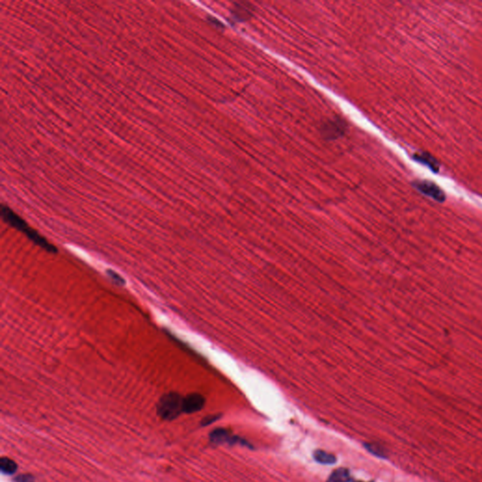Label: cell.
Instances as JSON below:
<instances>
[{
  "label": "cell",
  "instance_id": "11",
  "mask_svg": "<svg viewBox=\"0 0 482 482\" xmlns=\"http://www.w3.org/2000/svg\"><path fill=\"white\" fill-rule=\"evenodd\" d=\"M415 158H416V160H418L419 162L427 165L428 167H429V168L432 170V171H434V172H437V171L439 170V165H438L437 161H436L430 155H428V154H424V153L417 154V155L415 156Z\"/></svg>",
  "mask_w": 482,
  "mask_h": 482
},
{
  "label": "cell",
  "instance_id": "16",
  "mask_svg": "<svg viewBox=\"0 0 482 482\" xmlns=\"http://www.w3.org/2000/svg\"><path fill=\"white\" fill-rule=\"evenodd\" d=\"M370 482H373V481H370Z\"/></svg>",
  "mask_w": 482,
  "mask_h": 482
},
{
  "label": "cell",
  "instance_id": "1",
  "mask_svg": "<svg viewBox=\"0 0 482 482\" xmlns=\"http://www.w3.org/2000/svg\"><path fill=\"white\" fill-rule=\"evenodd\" d=\"M183 398L178 393L165 394L157 403V414L163 419L173 420L183 412Z\"/></svg>",
  "mask_w": 482,
  "mask_h": 482
},
{
  "label": "cell",
  "instance_id": "10",
  "mask_svg": "<svg viewBox=\"0 0 482 482\" xmlns=\"http://www.w3.org/2000/svg\"><path fill=\"white\" fill-rule=\"evenodd\" d=\"M0 470L5 475H13L17 470V464L9 458H1L0 460Z\"/></svg>",
  "mask_w": 482,
  "mask_h": 482
},
{
  "label": "cell",
  "instance_id": "6",
  "mask_svg": "<svg viewBox=\"0 0 482 482\" xmlns=\"http://www.w3.org/2000/svg\"><path fill=\"white\" fill-rule=\"evenodd\" d=\"M209 437H210L211 442L215 445H221L224 443H228L230 445H232V442L234 439V436H232L231 431L224 428H217L213 430L209 435Z\"/></svg>",
  "mask_w": 482,
  "mask_h": 482
},
{
  "label": "cell",
  "instance_id": "3",
  "mask_svg": "<svg viewBox=\"0 0 482 482\" xmlns=\"http://www.w3.org/2000/svg\"><path fill=\"white\" fill-rule=\"evenodd\" d=\"M415 187L420 192L438 202H444L446 199L445 192L436 184H434L433 182L428 180L418 181L415 183Z\"/></svg>",
  "mask_w": 482,
  "mask_h": 482
},
{
  "label": "cell",
  "instance_id": "5",
  "mask_svg": "<svg viewBox=\"0 0 482 482\" xmlns=\"http://www.w3.org/2000/svg\"><path fill=\"white\" fill-rule=\"evenodd\" d=\"M345 130L346 126L344 120H330L326 123L325 126L322 127V134L326 139H336L343 135Z\"/></svg>",
  "mask_w": 482,
  "mask_h": 482
},
{
  "label": "cell",
  "instance_id": "9",
  "mask_svg": "<svg viewBox=\"0 0 482 482\" xmlns=\"http://www.w3.org/2000/svg\"><path fill=\"white\" fill-rule=\"evenodd\" d=\"M252 7H247L246 3L236 4L233 11L234 17L238 21H243L249 18L252 15Z\"/></svg>",
  "mask_w": 482,
  "mask_h": 482
},
{
  "label": "cell",
  "instance_id": "8",
  "mask_svg": "<svg viewBox=\"0 0 482 482\" xmlns=\"http://www.w3.org/2000/svg\"><path fill=\"white\" fill-rule=\"evenodd\" d=\"M313 458L317 463L321 464H334L336 463V457L334 455L323 450H316L314 452Z\"/></svg>",
  "mask_w": 482,
  "mask_h": 482
},
{
  "label": "cell",
  "instance_id": "13",
  "mask_svg": "<svg viewBox=\"0 0 482 482\" xmlns=\"http://www.w3.org/2000/svg\"><path fill=\"white\" fill-rule=\"evenodd\" d=\"M222 417V415H211V416H206L202 420V426H208L213 424L214 422L217 421Z\"/></svg>",
  "mask_w": 482,
  "mask_h": 482
},
{
  "label": "cell",
  "instance_id": "4",
  "mask_svg": "<svg viewBox=\"0 0 482 482\" xmlns=\"http://www.w3.org/2000/svg\"><path fill=\"white\" fill-rule=\"evenodd\" d=\"M205 398L198 393H192L183 398V412L186 414H193L204 408Z\"/></svg>",
  "mask_w": 482,
  "mask_h": 482
},
{
  "label": "cell",
  "instance_id": "12",
  "mask_svg": "<svg viewBox=\"0 0 482 482\" xmlns=\"http://www.w3.org/2000/svg\"><path fill=\"white\" fill-rule=\"evenodd\" d=\"M365 448H367L368 452L373 454L374 456L380 459L387 458V451L383 446L379 444H365Z\"/></svg>",
  "mask_w": 482,
  "mask_h": 482
},
{
  "label": "cell",
  "instance_id": "14",
  "mask_svg": "<svg viewBox=\"0 0 482 482\" xmlns=\"http://www.w3.org/2000/svg\"><path fill=\"white\" fill-rule=\"evenodd\" d=\"M108 273H109V277L112 279L113 283H118V284H125V280L120 277V275H118L115 271H108Z\"/></svg>",
  "mask_w": 482,
  "mask_h": 482
},
{
  "label": "cell",
  "instance_id": "7",
  "mask_svg": "<svg viewBox=\"0 0 482 482\" xmlns=\"http://www.w3.org/2000/svg\"><path fill=\"white\" fill-rule=\"evenodd\" d=\"M352 478L350 476V471L346 468H338L331 473V476L327 479V482H351Z\"/></svg>",
  "mask_w": 482,
  "mask_h": 482
},
{
  "label": "cell",
  "instance_id": "15",
  "mask_svg": "<svg viewBox=\"0 0 482 482\" xmlns=\"http://www.w3.org/2000/svg\"><path fill=\"white\" fill-rule=\"evenodd\" d=\"M15 482H34V477L31 476V475H29V474H26V475H21V476H18L15 479H14Z\"/></svg>",
  "mask_w": 482,
  "mask_h": 482
},
{
  "label": "cell",
  "instance_id": "2",
  "mask_svg": "<svg viewBox=\"0 0 482 482\" xmlns=\"http://www.w3.org/2000/svg\"><path fill=\"white\" fill-rule=\"evenodd\" d=\"M1 216H2V219L5 223H8L9 225H11L13 228L18 230L21 233H23L24 235H26L31 228L25 220L20 217L18 214H16L14 211L12 210L9 206L2 205Z\"/></svg>",
  "mask_w": 482,
  "mask_h": 482
}]
</instances>
